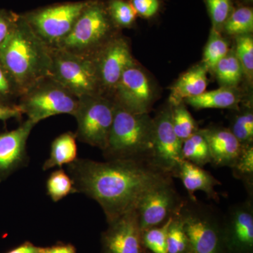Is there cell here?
Returning <instances> with one entry per match:
<instances>
[{
  "label": "cell",
  "mask_w": 253,
  "mask_h": 253,
  "mask_svg": "<svg viewBox=\"0 0 253 253\" xmlns=\"http://www.w3.org/2000/svg\"><path fill=\"white\" fill-rule=\"evenodd\" d=\"M76 193L94 200L108 223L136 211L146 194L172 176L151 161L113 160L105 162L78 158L66 166Z\"/></svg>",
  "instance_id": "1"
},
{
  "label": "cell",
  "mask_w": 253,
  "mask_h": 253,
  "mask_svg": "<svg viewBox=\"0 0 253 253\" xmlns=\"http://www.w3.org/2000/svg\"><path fill=\"white\" fill-rule=\"evenodd\" d=\"M0 61L23 93L36 82L49 76L51 48L19 14L14 29L0 49Z\"/></svg>",
  "instance_id": "2"
},
{
  "label": "cell",
  "mask_w": 253,
  "mask_h": 253,
  "mask_svg": "<svg viewBox=\"0 0 253 253\" xmlns=\"http://www.w3.org/2000/svg\"><path fill=\"white\" fill-rule=\"evenodd\" d=\"M154 149V119L149 113L129 112L115 103L114 118L107 145L106 161H151Z\"/></svg>",
  "instance_id": "3"
},
{
  "label": "cell",
  "mask_w": 253,
  "mask_h": 253,
  "mask_svg": "<svg viewBox=\"0 0 253 253\" xmlns=\"http://www.w3.org/2000/svg\"><path fill=\"white\" fill-rule=\"evenodd\" d=\"M119 36L120 29L110 17L106 1L89 0L69 34L55 48L91 59Z\"/></svg>",
  "instance_id": "4"
},
{
  "label": "cell",
  "mask_w": 253,
  "mask_h": 253,
  "mask_svg": "<svg viewBox=\"0 0 253 253\" xmlns=\"http://www.w3.org/2000/svg\"><path fill=\"white\" fill-rule=\"evenodd\" d=\"M189 241V253H226L223 216L198 200H184L177 213Z\"/></svg>",
  "instance_id": "5"
},
{
  "label": "cell",
  "mask_w": 253,
  "mask_h": 253,
  "mask_svg": "<svg viewBox=\"0 0 253 253\" xmlns=\"http://www.w3.org/2000/svg\"><path fill=\"white\" fill-rule=\"evenodd\" d=\"M79 98L50 76L40 80L23 92L17 104L35 125L56 115L74 116Z\"/></svg>",
  "instance_id": "6"
},
{
  "label": "cell",
  "mask_w": 253,
  "mask_h": 253,
  "mask_svg": "<svg viewBox=\"0 0 253 253\" xmlns=\"http://www.w3.org/2000/svg\"><path fill=\"white\" fill-rule=\"evenodd\" d=\"M115 113V102L103 95L79 98L74 117L77 140L104 151L107 145Z\"/></svg>",
  "instance_id": "7"
},
{
  "label": "cell",
  "mask_w": 253,
  "mask_h": 253,
  "mask_svg": "<svg viewBox=\"0 0 253 253\" xmlns=\"http://www.w3.org/2000/svg\"><path fill=\"white\" fill-rule=\"evenodd\" d=\"M89 1L57 3L21 14L37 36L53 49L69 34Z\"/></svg>",
  "instance_id": "8"
},
{
  "label": "cell",
  "mask_w": 253,
  "mask_h": 253,
  "mask_svg": "<svg viewBox=\"0 0 253 253\" xmlns=\"http://www.w3.org/2000/svg\"><path fill=\"white\" fill-rule=\"evenodd\" d=\"M49 76L78 98L101 94L91 59L58 48L51 49Z\"/></svg>",
  "instance_id": "9"
},
{
  "label": "cell",
  "mask_w": 253,
  "mask_h": 253,
  "mask_svg": "<svg viewBox=\"0 0 253 253\" xmlns=\"http://www.w3.org/2000/svg\"><path fill=\"white\" fill-rule=\"evenodd\" d=\"M91 61L96 71L101 94L112 99L115 89L123 73L135 63L127 42L121 36L106 44Z\"/></svg>",
  "instance_id": "10"
},
{
  "label": "cell",
  "mask_w": 253,
  "mask_h": 253,
  "mask_svg": "<svg viewBox=\"0 0 253 253\" xmlns=\"http://www.w3.org/2000/svg\"><path fill=\"white\" fill-rule=\"evenodd\" d=\"M172 179L151 190L138 205L136 212L141 232L162 225L180 210L185 199L176 191Z\"/></svg>",
  "instance_id": "11"
},
{
  "label": "cell",
  "mask_w": 253,
  "mask_h": 253,
  "mask_svg": "<svg viewBox=\"0 0 253 253\" xmlns=\"http://www.w3.org/2000/svg\"><path fill=\"white\" fill-rule=\"evenodd\" d=\"M182 141L173 129L170 104L158 113L154 119V149L151 162L158 169L172 176L183 161Z\"/></svg>",
  "instance_id": "12"
},
{
  "label": "cell",
  "mask_w": 253,
  "mask_h": 253,
  "mask_svg": "<svg viewBox=\"0 0 253 253\" xmlns=\"http://www.w3.org/2000/svg\"><path fill=\"white\" fill-rule=\"evenodd\" d=\"M222 226L226 253H253V198L231 206Z\"/></svg>",
  "instance_id": "13"
},
{
  "label": "cell",
  "mask_w": 253,
  "mask_h": 253,
  "mask_svg": "<svg viewBox=\"0 0 253 253\" xmlns=\"http://www.w3.org/2000/svg\"><path fill=\"white\" fill-rule=\"evenodd\" d=\"M113 100L134 113H149L154 96L147 76L136 63L126 68L118 82Z\"/></svg>",
  "instance_id": "14"
},
{
  "label": "cell",
  "mask_w": 253,
  "mask_h": 253,
  "mask_svg": "<svg viewBox=\"0 0 253 253\" xmlns=\"http://www.w3.org/2000/svg\"><path fill=\"white\" fill-rule=\"evenodd\" d=\"M101 234V253H144L136 211L108 223Z\"/></svg>",
  "instance_id": "15"
},
{
  "label": "cell",
  "mask_w": 253,
  "mask_h": 253,
  "mask_svg": "<svg viewBox=\"0 0 253 253\" xmlns=\"http://www.w3.org/2000/svg\"><path fill=\"white\" fill-rule=\"evenodd\" d=\"M35 126L27 119L14 130L0 134V181L28 164L26 145Z\"/></svg>",
  "instance_id": "16"
},
{
  "label": "cell",
  "mask_w": 253,
  "mask_h": 253,
  "mask_svg": "<svg viewBox=\"0 0 253 253\" xmlns=\"http://www.w3.org/2000/svg\"><path fill=\"white\" fill-rule=\"evenodd\" d=\"M199 131L207 141L213 166L215 167H232L244 146L241 145L229 129L212 126L199 129Z\"/></svg>",
  "instance_id": "17"
},
{
  "label": "cell",
  "mask_w": 253,
  "mask_h": 253,
  "mask_svg": "<svg viewBox=\"0 0 253 253\" xmlns=\"http://www.w3.org/2000/svg\"><path fill=\"white\" fill-rule=\"evenodd\" d=\"M172 176L180 179L190 200H197L195 193L202 191L208 199L219 202V196L215 187L220 186L221 183L204 168L183 160L173 171Z\"/></svg>",
  "instance_id": "18"
},
{
  "label": "cell",
  "mask_w": 253,
  "mask_h": 253,
  "mask_svg": "<svg viewBox=\"0 0 253 253\" xmlns=\"http://www.w3.org/2000/svg\"><path fill=\"white\" fill-rule=\"evenodd\" d=\"M208 68L202 63L184 73L171 89L169 97L171 106L181 104L189 98L205 92L208 86Z\"/></svg>",
  "instance_id": "19"
},
{
  "label": "cell",
  "mask_w": 253,
  "mask_h": 253,
  "mask_svg": "<svg viewBox=\"0 0 253 253\" xmlns=\"http://www.w3.org/2000/svg\"><path fill=\"white\" fill-rule=\"evenodd\" d=\"M77 138L72 131H66L55 138L51 145L49 158L44 161L42 169L61 168L78 159Z\"/></svg>",
  "instance_id": "20"
},
{
  "label": "cell",
  "mask_w": 253,
  "mask_h": 253,
  "mask_svg": "<svg viewBox=\"0 0 253 253\" xmlns=\"http://www.w3.org/2000/svg\"><path fill=\"white\" fill-rule=\"evenodd\" d=\"M186 104L196 109H238L239 99L232 88L223 87L205 91L203 94L186 99Z\"/></svg>",
  "instance_id": "21"
},
{
  "label": "cell",
  "mask_w": 253,
  "mask_h": 253,
  "mask_svg": "<svg viewBox=\"0 0 253 253\" xmlns=\"http://www.w3.org/2000/svg\"><path fill=\"white\" fill-rule=\"evenodd\" d=\"M183 160L204 168L212 164L207 141L199 130L183 141L181 147Z\"/></svg>",
  "instance_id": "22"
},
{
  "label": "cell",
  "mask_w": 253,
  "mask_h": 253,
  "mask_svg": "<svg viewBox=\"0 0 253 253\" xmlns=\"http://www.w3.org/2000/svg\"><path fill=\"white\" fill-rule=\"evenodd\" d=\"M212 71L215 73L218 81L223 87L233 88L239 84L242 78V66L235 51H229L214 66Z\"/></svg>",
  "instance_id": "23"
},
{
  "label": "cell",
  "mask_w": 253,
  "mask_h": 253,
  "mask_svg": "<svg viewBox=\"0 0 253 253\" xmlns=\"http://www.w3.org/2000/svg\"><path fill=\"white\" fill-rule=\"evenodd\" d=\"M46 193L51 201L59 202L68 195L76 193L71 176L62 168L51 172L46 182Z\"/></svg>",
  "instance_id": "24"
},
{
  "label": "cell",
  "mask_w": 253,
  "mask_h": 253,
  "mask_svg": "<svg viewBox=\"0 0 253 253\" xmlns=\"http://www.w3.org/2000/svg\"><path fill=\"white\" fill-rule=\"evenodd\" d=\"M231 169L234 177L244 183L249 197L253 198V144L244 146Z\"/></svg>",
  "instance_id": "25"
},
{
  "label": "cell",
  "mask_w": 253,
  "mask_h": 253,
  "mask_svg": "<svg viewBox=\"0 0 253 253\" xmlns=\"http://www.w3.org/2000/svg\"><path fill=\"white\" fill-rule=\"evenodd\" d=\"M222 29L230 36L251 34L253 30V11L248 6L234 9L226 20Z\"/></svg>",
  "instance_id": "26"
},
{
  "label": "cell",
  "mask_w": 253,
  "mask_h": 253,
  "mask_svg": "<svg viewBox=\"0 0 253 253\" xmlns=\"http://www.w3.org/2000/svg\"><path fill=\"white\" fill-rule=\"evenodd\" d=\"M171 109L173 129L183 142L199 130L197 123L183 103L171 106Z\"/></svg>",
  "instance_id": "27"
},
{
  "label": "cell",
  "mask_w": 253,
  "mask_h": 253,
  "mask_svg": "<svg viewBox=\"0 0 253 253\" xmlns=\"http://www.w3.org/2000/svg\"><path fill=\"white\" fill-rule=\"evenodd\" d=\"M106 4L110 17L116 27L121 29L134 25L137 14L129 1L107 0Z\"/></svg>",
  "instance_id": "28"
},
{
  "label": "cell",
  "mask_w": 253,
  "mask_h": 253,
  "mask_svg": "<svg viewBox=\"0 0 253 253\" xmlns=\"http://www.w3.org/2000/svg\"><path fill=\"white\" fill-rule=\"evenodd\" d=\"M227 42L222 38L219 31L212 28L209 40L205 48L203 64L208 70L214 69V66L229 52Z\"/></svg>",
  "instance_id": "29"
},
{
  "label": "cell",
  "mask_w": 253,
  "mask_h": 253,
  "mask_svg": "<svg viewBox=\"0 0 253 253\" xmlns=\"http://www.w3.org/2000/svg\"><path fill=\"white\" fill-rule=\"evenodd\" d=\"M172 217L162 225L154 226L141 232V243L144 249L152 253H168L167 233Z\"/></svg>",
  "instance_id": "30"
},
{
  "label": "cell",
  "mask_w": 253,
  "mask_h": 253,
  "mask_svg": "<svg viewBox=\"0 0 253 253\" xmlns=\"http://www.w3.org/2000/svg\"><path fill=\"white\" fill-rule=\"evenodd\" d=\"M168 253H189V241L179 215L172 217L167 233Z\"/></svg>",
  "instance_id": "31"
},
{
  "label": "cell",
  "mask_w": 253,
  "mask_h": 253,
  "mask_svg": "<svg viewBox=\"0 0 253 253\" xmlns=\"http://www.w3.org/2000/svg\"><path fill=\"white\" fill-rule=\"evenodd\" d=\"M229 130L243 146L253 144V113L252 110L245 109L236 115Z\"/></svg>",
  "instance_id": "32"
},
{
  "label": "cell",
  "mask_w": 253,
  "mask_h": 253,
  "mask_svg": "<svg viewBox=\"0 0 253 253\" xmlns=\"http://www.w3.org/2000/svg\"><path fill=\"white\" fill-rule=\"evenodd\" d=\"M22 92L9 71L0 61V104H17Z\"/></svg>",
  "instance_id": "33"
},
{
  "label": "cell",
  "mask_w": 253,
  "mask_h": 253,
  "mask_svg": "<svg viewBox=\"0 0 253 253\" xmlns=\"http://www.w3.org/2000/svg\"><path fill=\"white\" fill-rule=\"evenodd\" d=\"M211 16L212 28L220 31L226 20L234 11L231 0H204Z\"/></svg>",
  "instance_id": "34"
},
{
  "label": "cell",
  "mask_w": 253,
  "mask_h": 253,
  "mask_svg": "<svg viewBox=\"0 0 253 253\" xmlns=\"http://www.w3.org/2000/svg\"><path fill=\"white\" fill-rule=\"evenodd\" d=\"M235 52L242 66L243 71L250 78L253 72V40L251 34L236 36Z\"/></svg>",
  "instance_id": "35"
},
{
  "label": "cell",
  "mask_w": 253,
  "mask_h": 253,
  "mask_svg": "<svg viewBox=\"0 0 253 253\" xmlns=\"http://www.w3.org/2000/svg\"><path fill=\"white\" fill-rule=\"evenodd\" d=\"M18 16L11 10L0 9V49L14 29Z\"/></svg>",
  "instance_id": "36"
},
{
  "label": "cell",
  "mask_w": 253,
  "mask_h": 253,
  "mask_svg": "<svg viewBox=\"0 0 253 253\" xmlns=\"http://www.w3.org/2000/svg\"><path fill=\"white\" fill-rule=\"evenodd\" d=\"M136 14L144 18L154 17L161 7L160 0H129Z\"/></svg>",
  "instance_id": "37"
},
{
  "label": "cell",
  "mask_w": 253,
  "mask_h": 253,
  "mask_svg": "<svg viewBox=\"0 0 253 253\" xmlns=\"http://www.w3.org/2000/svg\"><path fill=\"white\" fill-rule=\"evenodd\" d=\"M23 114L18 104H0V121H6L12 118L21 120Z\"/></svg>",
  "instance_id": "38"
},
{
  "label": "cell",
  "mask_w": 253,
  "mask_h": 253,
  "mask_svg": "<svg viewBox=\"0 0 253 253\" xmlns=\"http://www.w3.org/2000/svg\"><path fill=\"white\" fill-rule=\"evenodd\" d=\"M44 253H76V249L71 244L57 243L51 247L44 248Z\"/></svg>",
  "instance_id": "39"
},
{
  "label": "cell",
  "mask_w": 253,
  "mask_h": 253,
  "mask_svg": "<svg viewBox=\"0 0 253 253\" xmlns=\"http://www.w3.org/2000/svg\"><path fill=\"white\" fill-rule=\"evenodd\" d=\"M41 247L35 246L31 242H25L6 253H37Z\"/></svg>",
  "instance_id": "40"
},
{
  "label": "cell",
  "mask_w": 253,
  "mask_h": 253,
  "mask_svg": "<svg viewBox=\"0 0 253 253\" xmlns=\"http://www.w3.org/2000/svg\"><path fill=\"white\" fill-rule=\"evenodd\" d=\"M37 253H44V248H41L40 251Z\"/></svg>",
  "instance_id": "41"
},
{
  "label": "cell",
  "mask_w": 253,
  "mask_h": 253,
  "mask_svg": "<svg viewBox=\"0 0 253 253\" xmlns=\"http://www.w3.org/2000/svg\"><path fill=\"white\" fill-rule=\"evenodd\" d=\"M144 253H152L150 252L149 251H148L147 249H144Z\"/></svg>",
  "instance_id": "42"
}]
</instances>
